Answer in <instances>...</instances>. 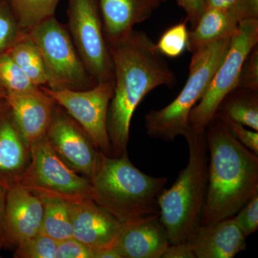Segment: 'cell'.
I'll use <instances>...</instances> for the list:
<instances>
[{
    "label": "cell",
    "instance_id": "obj_7",
    "mask_svg": "<svg viewBox=\"0 0 258 258\" xmlns=\"http://www.w3.org/2000/svg\"><path fill=\"white\" fill-rule=\"evenodd\" d=\"M17 184L40 198H60L69 203L93 200L91 179L69 167L51 147L46 136L30 147V161Z\"/></svg>",
    "mask_w": 258,
    "mask_h": 258
},
{
    "label": "cell",
    "instance_id": "obj_8",
    "mask_svg": "<svg viewBox=\"0 0 258 258\" xmlns=\"http://www.w3.org/2000/svg\"><path fill=\"white\" fill-rule=\"evenodd\" d=\"M257 44L258 19L240 21L208 89L190 113V128L197 132L206 130L224 98L237 88L244 61Z\"/></svg>",
    "mask_w": 258,
    "mask_h": 258
},
{
    "label": "cell",
    "instance_id": "obj_24",
    "mask_svg": "<svg viewBox=\"0 0 258 258\" xmlns=\"http://www.w3.org/2000/svg\"><path fill=\"white\" fill-rule=\"evenodd\" d=\"M0 86L7 93H23L38 87L34 86L8 52L0 54Z\"/></svg>",
    "mask_w": 258,
    "mask_h": 258
},
{
    "label": "cell",
    "instance_id": "obj_39",
    "mask_svg": "<svg viewBox=\"0 0 258 258\" xmlns=\"http://www.w3.org/2000/svg\"><path fill=\"white\" fill-rule=\"evenodd\" d=\"M7 106H8V104H7L6 106L0 107V114H1V113H3V111H4V110L5 109V108H6Z\"/></svg>",
    "mask_w": 258,
    "mask_h": 258
},
{
    "label": "cell",
    "instance_id": "obj_9",
    "mask_svg": "<svg viewBox=\"0 0 258 258\" xmlns=\"http://www.w3.org/2000/svg\"><path fill=\"white\" fill-rule=\"evenodd\" d=\"M69 33L88 74L98 83L113 81V64L96 0H69Z\"/></svg>",
    "mask_w": 258,
    "mask_h": 258
},
{
    "label": "cell",
    "instance_id": "obj_30",
    "mask_svg": "<svg viewBox=\"0 0 258 258\" xmlns=\"http://www.w3.org/2000/svg\"><path fill=\"white\" fill-rule=\"evenodd\" d=\"M55 258H93V249L71 237L57 242Z\"/></svg>",
    "mask_w": 258,
    "mask_h": 258
},
{
    "label": "cell",
    "instance_id": "obj_36",
    "mask_svg": "<svg viewBox=\"0 0 258 258\" xmlns=\"http://www.w3.org/2000/svg\"><path fill=\"white\" fill-rule=\"evenodd\" d=\"M237 0H205L207 8L232 10L235 8Z\"/></svg>",
    "mask_w": 258,
    "mask_h": 258
},
{
    "label": "cell",
    "instance_id": "obj_11",
    "mask_svg": "<svg viewBox=\"0 0 258 258\" xmlns=\"http://www.w3.org/2000/svg\"><path fill=\"white\" fill-rule=\"evenodd\" d=\"M46 138L56 154L73 170L91 179L102 153L76 120L55 109Z\"/></svg>",
    "mask_w": 258,
    "mask_h": 258
},
{
    "label": "cell",
    "instance_id": "obj_4",
    "mask_svg": "<svg viewBox=\"0 0 258 258\" xmlns=\"http://www.w3.org/2000/svg\"><path fill=\"white\" fill-rule=\"evenodd\" d=\"M183 137L189 148L187 165L169 189L158 198L161 222L170 243L189 240L197 227L205 205L208 182V149L206 132L188 128Z\"/></svg>",
    "mask_w": 258,
    "mask_h": 258
},
{
    "label": "cell",
    "instance_id": "obj_15",
    "mask_svg": "<svg viewBox=\"0 0 258 258\" xmlns=\"http://www.w3.org/2000/svg\"><path fill=\"white\" fill-rule=\"evenodd\" d=\"M159 217L123 223L113 247L120 258H161L170 244Z\"/></svg>",
    "mask_w": 258,
    "mask_h": 258
},
{
    "label": "cell",
    "instance_id": "obj_23",
    "mask_svg": "<svg viewBox=\"0 0 258 258\" xmlns=\"http://www.w3.org/2000/svg\"><path fill=\"white\" fill-rule=\"evenodd\" d=\"M17 21L23 32H28L55 14L60 0H8Z\"/></svg>",
    "mask_w": 258,
    "mask_h": 258
},
{
    "label": "cell",
    "instance_id": "obj_14",
    "mask_svg": "<svg viewBox=\"0 0 258 258\" xmlns=\"http://www.w3.org/2000/svg\"><path fill=\"white\" fill-rule=\"evenodd\" d=\"M43 217L41 198L19 184L10 186L5 209V245L18 246L40 233Z\"/></svg>",
    "mask_w": 258,
    "mask_h": 258
},
{
    "label": "cell",
    "instance_id": "obj_27",
    "mask_svg": "<svg viewBox=\"0 0 258 258\" xmlns=\"http://www.w3.org/2000/svg\"><path fill=\"white\" fill-rule=\"evenodd\" d=\"M24 33L9 3L0 0V54L9 50Z\"/></svg>",
    "mask_w": 258,
    "mask_h": 258
},
{
    "label": "cell",
    "instance_id": "obj_34",
    "mask_svg": "<svg viewBox=\"0 0 258 258\" xmlns=\"http://www.w3.org/2000/svg\"><path fill=\"white\" fill-rule=\"evenodd\" d=\"M232 11L240 21L245 19H258V0H237Z\"/></svg>",
    "mask_w": 258,
    "mask_h": 258
},
{
    "label": "cell",
    "instance_id": "obj_41",
    "mask_svg": "<svg viewBox=\"0 0 258 258\" xmlns=\"http://www.w3.org/2000/svg\"><path fill=\"white\" fill-rule=\"evenodd\" d=\"M162 1H163V2H164V1H166V0H162Z\"/></svg>",
    "mask_w": 258,
    "mask_h": 258
},
{
    "label": "cell",
    "instance_id": "obj_26",
    "mask_svg": "<svg viewBox=\"0 0 258 258\" xmlns=\"http://www.w3.org/2000/svg\"><path fill=\"white\" fill-rule=\"evenodd\" d=\"M58 241L42 233L37 234L17 246V258H55Z\"/></svg>",
    "mask_w": 258,
    "mask_h": 258
},
{
    "label": "cell",
    "instance_id": "obj_35",
    "mask_svg": "<svg viewBox=\"0 0 258 258\" xmlns=\"http://www.w3.org/2000/svg\"><path fill=\"white\" fill-rule=\"evenodd\" d=\"M8 190L0 185V243L3 246L5 241V209Z\"/></svg>",
    "mask_w": 258,
    "mask_h": 258
},
{
    "label": "cell",
    "instance_id": "obj_2",
    "mask_svg": "<svg viewBox=\"0 0 258 258\" xmlns=\"http://www.w3.org/2000/svg\"><path fill=\"white\" fill-rule=\"evenodd\" d=\"M210 152L206 198L200 225L235 216L258 194V157L215 115L207 126Z\"/></svg>",
    "mask_w": 258,
    "mask_h": 258
},
{
    "label": "cell",
    "instance_id": "obj_33",
    "mask_svg": "<svg viewBox=\"0 0 258 258\" xmlns=\"http://www.w3.org/2000/svg\"><path fill=\"white\" fill-rule=\"evenodd\" d=\"M161 258H197L192 244L189 240L170 244Z\"/></svg>",
    "mask_w": 258,
    "mask_h": 258
},
{
    "label": "cell",
    "instance_id": "obj_13",
    "mask_svg": "<svg viewBox=\"0 0 258 258\" xmlns=\"http://www.w3.org/2000/svg\"><path fill=\"white\" fill-rule=\"evenodd\" d=\"M6 102L29 147L46 136L53 118L56 103L41 88L27 92L7 93Z\"/></svg>",
    "mask_w": 258,
    "mask_h": 258
},
{
    "label": "cell",
    "instance_id": "obj_6",
    "mask_svg": "<svg viewBox=\"0 0 258 258\" xmlns=\"http://www.w3.org/2000/svg\"><path fill=\"white\" fill-rule=\"evenodd\" d=\"M41 54L52 90L83 91L96 86L76 50L69 32L53 17L27 32Z\"/></svg>",
    "mask_w": 258,
    "mask_h": 258
},
{
    "label": "cell",
    "instance_id": "obj_16",
    "mask_svg": "<svg viewBox=\"0 0 258 258\" xmlns=\"http://www.w3.org/2000/svg\"><path fill=\"white\" fill-rule=\"evenodd\" d=\"M189 241L197 258H232L246 249V237L232 217L199 225Z\"/></svg>",
    "mask_w": 258,
    "mask_h": 258
},
{
    "label": "cell",
    "instance_id": "obj_37",
    "mask_svg": "<svg viewBox=\"0 0 258 258\" xmlns=\"http://www.w3.org/2000/svg\"><path fill=\"white\" fill-rule=\"evenodd\" d=\"M93 258H120L114 247L93 249Z\"/></svg>",
    "mask_w": 258,
    "mask_h": 258
},
{
    "label": "cell",
    "instance_id": "obj_22",
    "mask_svg": "<svg viewBox=\"0 0 258 258\" xmlns=\"http://www.w3.org/2000/svg\"><path fill=\"white\" fill-rule=\"evenodd\" d=\"M40 198L43 203L40 233L57 241L73 237L69 202L57 198Z\"/></svg>",
    "mask_w": 258,
    "mask_h": 258
},
{
    "label": "cell",
    "instance_id": "obj_12",
    "mask_svg": "<svg viewBox=\"0 0 258 258\" xmlns=\"http://www.w3.org/2000/svg\"><path fill=\"white\" fill-rule=\"evenodd\" d=\"M73 237L92 249L113 247L123 223L93 200L69 203Z\"/></svg>",
    "mask_w": 258,
    "mask_h": 258
},
{
    "label": "cell",
    "instance_id": "obj_3",
    "mask_svg": "<svg viewBox=\"0 0 258 258\" xmlns=\"http://www.w3.org/2000/svg\"><path fill=\"white\" fill-rule=\"evenodd\" d=\"M167 181L139 170L128 153L120 157L102 154L91 179L93 200L122 223L159 217L158 198Z\"/></svg>",
    "mask_w": 258,
    "mask_h": 258
},
{
    "label": "cell",
    "instance_id": "obj_5",
    "mask_svg": "<svg viewBox=\"0 0 258 258\" xmlns=\"http://www.w3.org/2000/svg\"><path fill=\"white\" fill-rule=\"evenodd\" d=\"M230 39L217 40L192 52L189 76L181 92L167 106L146 115L145 128L151 138L171 142L184 136L189 128L190 113L208 89L225 57Z\"/></svg>",
    "mask_w": 258,
    "mask_h": 258
},
{
    "label": "cell",
    "instance_id": "obj_10",
    "mask_svg": "<svg viewBox=\"0 0 258 258\" xmlns=\"http://www.w3.org/2000/svg\"><path fill=\"white\" fill-rule=\"evenodd\" d=\"M113 86V81L97 83L93 87L83 91L40 88L67 111L88 134L100 152L112 157L108 113Z\"/></svg>",
    "mask_w": 258,
    "mask_h": 258
},
{
    "label": "cell",
    "instance_id": "obj_38",
    "mask_svg": "<svg viewBox=\"0 0 258 258\" xmlns=\"http://www.w3.org/2000/svg\"><path fill=\"white\" fill-rule=\"evenodd\" d=\"M6 96L7 92L6 91L0 86V107H3L6 106Z\"/></svg>",
    "mask_w": 258,
    "mask_h": 258
},
{
    "label": "cell",
    "instance_id": "obj_1",
    "mask_svg": "<svg viewBox=\"0 0 258 258\" xmlns=\"http://www.w3.org/2000/svg\"><path fill=\"white\" fill-rule=\"evenodd\" d=\"M113 69V93L108 113L112 157L127 153L131 121L139 103L161 86L172 87L176 76L156 43L144 32L107 42Z\"/></svg>",
    "mask_w": 258,
    "mask_h": 258
},
{
    "label": "cell",
    "instance_id": "obj_25",
    "mask_svg": "<svg viewBox=\"0 0 258 258\" xmlns=\"http://www.w3.org/2000/svg\"><path fill=\"white\" fill-rule=\"evenodd\" d=\"M186 21L181 22L168 29L156 44L161 55L169 57H179L187 47L189 31Z\"/></svg>",
    "mask_w": 258,
    "mask_h": 258
},
{
    "label": "cell",
    "instance_id": "obj_31",
    "mask_svg": "<svg viewBox=\"0 0 258 258\" xmlns=\"http://www.w3.org/2000/svg\"><path fill=\"white\" fill-rule=\"evenodd\" d=\"M221 119L230 131L231 134L240 143L247 147L251 152L258 155V132L252 129L250 130L246 128L244 125L235 123L232 120L223 119V118Z\"/></svg>",
    "mask_w": 258,
    "mask_h": 258
},
{
    "label": "cell",
    "instance_id": "obj_29",
    "mask_svg": "<svg viewBox=\"0 0 258 258\" xmlns=\"http://www.w3.org/2000/svg\"><path fill=\"white\" fill-rule=\"evenodd\" d=\"M237 87L258 92V45L247 56L239 78Z\"/></svg>",
    "mask_w": 258,
    "mask_h": 258
},
{
    "label": "cell",
    "instance_id": "obj_19",
    "mask_svg": "<svg viewBox=\"0 0 258 258\" xmlns=\"http://www.w3.org/2000/svg\"><path fill=\"white\" fill-rule=\"evenodd\" d=\"M240 23L232 10L207 8L193 30L189 31L186 49L193 52L204 45L230 38Z\"/></svg>",
    "mask_w": 258,
    "mask_h": 258
},
{
    "label": "cell",
    "instance_id": "obj_32",
    "mask_svg": "<svg viewBox=\"0 0 258 258\" xmlns=\"http://www.w3.org/2000/svg\"><path fill=\"white\" fill-rule=\"evenodd\" d=\"M178 5L184 10L186 20L192 28L197 25L204 12L206 10L205 0H176Z\"/></svg>",
    "mask_w": 258,
    "mask_h": 258
},
{
    "label": "cell",
    "instance_id": "obj_18",
    "mask_svg": "<svg viewBox=\"0 0 258 258\" xmlns=\"http://www.w3.org/2000/svg\"><path fill=\"white\" fill-rule=\"evenodd\" d=\"M162 0H99L106 42L132 32L137 24L152 16Z\"/></svg>",
    "mask_w": 258,
    "mask_h": 258
},
{
    "label": "cell",
    "instance_id": "obj_40",
    "mask_svg": "<svg viewBox=\"0 0 258 258\" xmlns=\"http://www.w3.org/2000/svg\"><path fill=\"white\" fill-rule=\"evenodd\" d=\"M3 247V244H2V243H0V250H1L2 247Z\"/></svg>",
    "mask_w": 258,
    "mask_h": 258
},
{
    "label": "cell",
    "instance_id": "obj_28",
    "mask_svg": "<svg viewBox=\"0 0 258 258\" xmlns=\"http://www.w3.org/2000/svg\"><path fill=\"white\" fill-rule=\"evenodd\" d=\"M232 218L246 237L255 232L258 228V194Z\"/></svg>",
    "mask_w": 258,
    "mask_h": 258
},
{
    "label": "cell",
    "instance_id": "obj_20",
    "mask_svg": "<svg viewBox=\"0 0 258 258\" xmlns=\"http://www.w3.org/2000/svg\"><path fill=\"white\" fill-rule=\"evenodd\" d=\"M215 115L258 132V92L235 88L224 98Z\"/></svg>",
    "mask_w": 258,
    "mask_h": 258
},
{
    "label": "cell",
    "instance_id": "obj_21",
    "mask_svg": "<svg viewBox=\"0 0 258 258\" xmlns=\"http://www.w3.org/2000/svg\"><path fill=\"white\" fill-rule=\"evenodd\" d=\"M7 52L34 86L46 87L47 74L41 54L27 32Z\"/></svg>",
    "mask_w": 258,
    "mask_h": 258
},
{
    "label": "cell",
    "instance_id": "obj_17",
    "mask_svg": "<svg viewBox=\"0 0 258 258\" xmlns=\"http://www.w3.org/2000/svg\"><path fill=\"white\" fill-rule=\"evenodd\" d=\"M30 159V147L7 106L0 114V185L9 189L18 183Z\"/></svg>",
    "mask_w": 258,
    "mask_h": 258
}]
</instances>
